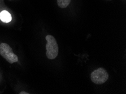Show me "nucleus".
Returning a JSON list of instances; mask_svg holds the SVG:
<instances>
[{
	"instance_id": "nucleus-5",
	"label": "nucleus",
	"mask_w": 126,
	"mask_h": 94,
	"mask_svg": "<svg viewBox=\"0 0 126 94\" xmlns=\"http://www.w3.org/2000/svg\"><path fill=\"white\" fill-rule=\"evenodd\" d=\"M71 0H57V4L61 8H66L68 6Z\"/></svg>"
},
{
	"instance_id": "nucleus-6",
	"label": "nucleus",
	"mask_w": 126,
	"mask_h": 94,
	"mask_svg": "<svg viewBox=\"0 0 126 94\" xmlns=\"http://www.w3.org/2000/svg\"><path fill=\"white\" fill-rule=\"evenodd\" d=\"M20 94H28V93H26V92H20V93H19Z\"/></svg>"
},
{
	"instance_id": "nucleus-4",
	"label": "nucleus",
	"mask_w": 126,
	"mask_h": 94,
	"mask_svg": "<svg viewBox=\"0 0 126 94\" xmlns=\"http://www.w3.org/2000/svg\"><path fill=\"white\" fill-rule=\"evenodd\" d=\"M0 19L2 22L8 23L12 20V17H11V14L8 11L3 10L1 11V13H0Z\"/></svg>"
},
{
	"instance_id": "nucleus-2",
	"label": "nucleus",
	"mask_w": 126,
	"mask_h": 94,
	"mask_svg": "<svg viewBox=\"0 0 126 94\" xmlns=\"http://www.w3.org/2000/svg\"><path fill=\"white\" fill-rule=\"evenodd\" d=\"M0 55L10 64H13L18 61V57L13 53L11 47L7 43H1L0 44Z\"/></svg>"
},
{
	"instance_id": "nucleus-3",
	"label": "nucleus",
	"mask_w": 126,
	"mask_h": 94,
	"mask_svg": "<svg viewBox=\"0 0 126 94\" xmlns=\"http://www.w3.org/2000/svg\"><path fill=\"white\" fill-rule=\"evenodd\" d=\"M109 74L105 69L100 68L95 70L91 73L92 81L97 85H101L107 81L109 79Z\"/></svg>"
},
{
	"instance_id": "nucleus-1",
	"label": "nucleus",
	"mask_w": 126,
	"mask_h": 94,
	"mask_svg": "<svg viewBox=\"0 0 126 94\" xmlns=\"http://www.w3.org/2000/svg\"><path fill=\"white\" fill-rule=\"evenodd\" d=\"M45 39L47 41L46 45V55L49 59H56L59 53V48L56 40L51 35H47Z\"/></svg>"
}]
</instances>
